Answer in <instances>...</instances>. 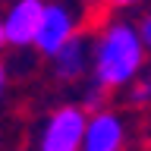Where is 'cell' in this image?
<instances>
[{
	"label": "cell",
	"mask_w": 151,
	"mask_h": 151,
	"mask_svg": "<svg viewBox=\"0 0 151 151\" xmlns=\"http://www.w3.org/2000/svg\"><path fill=\"white\" fill-rule=\"evenodd\" d=\"M148 50L139 25L126 19H107L91 38V82L101 91L129 88L145 69Z\"/></svg>",
	"instance_id": "6da1fadb"
},
{
	"label": "cell",
	"mask_w": 151,
	"mask_h": 151,
	"mask_svg": "<svg viewBox=\"0 0 151 151\" xmlns=\"http://www.w3.org/2000/svg\"><path fill=\"white\" fill-rule=\"evenodd\" d=\"M82 32H85L82 6L66 3V0H44V13H41V25H38L32 50L50 60L60 47H66L73 38L82 35Z\"/></svg>",
	"instance_id": "7a4b0ae2"
},
{
	"label": "cell",
	"mask_w": 151,
	"mask_h": 151,
	"mask_svg": "<svg viewBox=\"0 0 151 151\" xmlns=\"http://www.w3.org/2000/svg\"><path fill=\"white\" fill-rule=\"evenodd\" d=\"M88 110L79 104H60L44 116L38 129V151H79Z\"/></svg>",
	"instance_id": "3957f363"
},
{
	"label": "cell",
	"mask_w": 151,
	"mask_h": 151,
	"mask_svg": "<svg viewBox=\"0 0 151 151\" xmlns=\"http://www.w3.org/2000/svg\"><path fill=\"white\" fill-rule=\"evenodd\" d=\"M41 13H44V0H9L3 9V38L6 47L25 50L35 44L38 25H41Z\"/></svg>",
	"instance_id": "277c9868"
},
{
	"label": "cell",
	"mask_w": 151,
	"mask_h": 151,
	"mask_svg": "<svg viewBox=\"0 0 151 151\" xmlns=\"http://www.w3.org/2000/svg\"><path fill=\"white\" fill-rule=\"evenodd\" d=\"M123 148H126V123L120 113L107 110V107L88 113L79 151H123Z\"/></svg>",
	"instance_id": "5b68a950"
},
{
	"label": "cell",
	"mask_w": 151,
	"mask_h": 151,
	"mask_svg": "<svg viewBox=\"0 0 151 151\" xmlns=\"http://www.w3.org/2000/svg\"><path fill=\"white\" fill-rule=\"evenodd\" d=\"M50 73L57 82H79L85 76H91V35L82 32L66 47H60L50 57Z\"/></svg>",
	"instance_id": "8992f818"
},
{
	"label": "cell",
	"mask_w": 151,
	"mask_h": 151,
	"mask_svg": "<svg viewBox=\"0 0 151 151\" xmlns=\"http://www.w3.org/2000/svg\"><path fill=\"white\" fill-rule=\"evenodd\" d=\"M126 101L132 107H151V73H142L135 82L129 85V98Z\"/></svg>",
	"instance_id": "52a82bcc"
},
{
	"label": "cell",
	"mask_w": 151,
	"mask_h": 151,
	"mask_svg": "<svg viewBox=\"0 0 151 151\" xmlns=\"http://www.w3.org/2000/svg\"><path fill=\"white\" fill-rule=\"evenodd\" d=\"M139 35H142V44H145V50L151 54V13L139 22Z\"/></svg>",
	"instance_id": "ba28073f"
},
{
	"label": "cell",
	"mask_w": 151,
	"mask_h": 151,
	"mask_svg": "<svg viewBox=\"0 0 151 151\" xmlns=\"http://www.w3.org/2000/svg\"><path fill=\"white\" fill-rule=\"evenodd\" d=\"M6 85H9V69H6V63L0 60V101H3V94H6Z\"/></svg>",
	"instance_id": "9c48e42d"
},
{
	"label": "cell",
	"mask_w": 151,
	"mask_h": 151,
	"mask_svg": "<svg viewBox=\"0 0 151 151\" xmlns=\"http://www.w3.org/2000/svg\"><path fill=\"white\" fill-rule=\"evenodd\" d=\"M107 6H113V9H129V6H135V3H142V0H104Z\"/></svg>",
	"instance_id": "30bf717a"
},
{
	"label": "cell",
	"mask_w": 151,
	"mask_h": 151,
	"mask_svg": "<svg viewBox=\"0 0 151 151\" xmlns=\"http://www.w3.org/2000/svg\"><path fill=\"white\" fill-rule=\"evenodd\" d=\"M6 47V38H3V19H0V50Z\"/></svg>",
	"instance_id": "8fae6325"
},
{
	"label": "cell",
	"mask_w": 151,
	"mask_h": 151,
	"mask_svg": "<svg viewBox=\"0 0 151 151\" xmlns=\"http://www.w3.org/2000/svg\"><path fill=\"white\" fill-rule=\"evenodd\" d=\"M66 3H91V0H66Z\"/></svg>",
	"instance_id": "7c38bea8"
},
{
	"label": "cell",
	"mask_w": 151,
	"mask_h": 151,
	"mask_svg": "<svg viewBox=\"0 0 151 151\" xmlns=\"http://www.w3.org/2000/svg\"><path fill=\"white\" fill-rule=\"evenodd\" d=\"M0 3H9V0H0Z\"/></svg>",
	"instance_id": "4fadbf2b"
}]
</instances>
